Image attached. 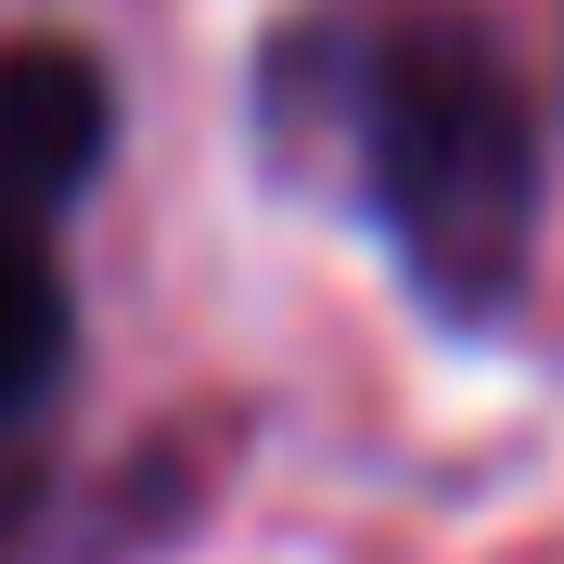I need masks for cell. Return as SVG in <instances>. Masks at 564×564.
I'll return each instance as SVG.
<instances>
[{
	"instance_id": "obj_1",
	"label": "cell",
	"mask_w": 564,
	"mask_h": 564,
	"mask_svg": "<svg viewBox=\"0 0 564 564\" xmlns=\"http://www.w3.org/2000/svg\"><path fill=\"white\" fill-rule=\"evenodd\" d=\"M245 129L398 270L423 321L500 334L539 270V77L488 0H282L245 65Z\"/></svg>"
},
{
	"instance_id": "obj_2",
	"label": "cell",
	"mask_w": 564,
	"mask_h": 564,
	"mask_svg": "<svg viewBox=\"0 0 564 564\" xmlns=\"http://www.w3.org/2000/svg\"><path fill=\"white\" fill-rule=\"evenodd\" d=\"M116 167V65L90 39H13L0 52V206L65 231Z\"/></svg>"
},
{
	"instance_id": "obj_3",
	"label": "cell",
	"mask_w": 564,
	"mask_h": 564,
	"mask_svg": "<svg viewBox=\"0 0 564 564\" xmlns=\"http://www.w3.org/2000/svg\"><path fill=\"white\" fill-rule=\"evenodd\" d=\"M77 372V270H65V231L0 206V449L26 436Z\"/></svg>"
},
{
	"instance_id": "obj_4",
	"label": "cell",
	"mask_w": 564,
	"mask_h": 564,
	"mask_svg": "<svg viewBox=\"0 0 564 564\" xmlns=\"http://www.w3.org/2000/svg\"><path fill=\"white\" fill-rule=\"evenodd\" d=\"M26 527H39V475H0V564H26Z\"/></svg>"
}]
</instances>
